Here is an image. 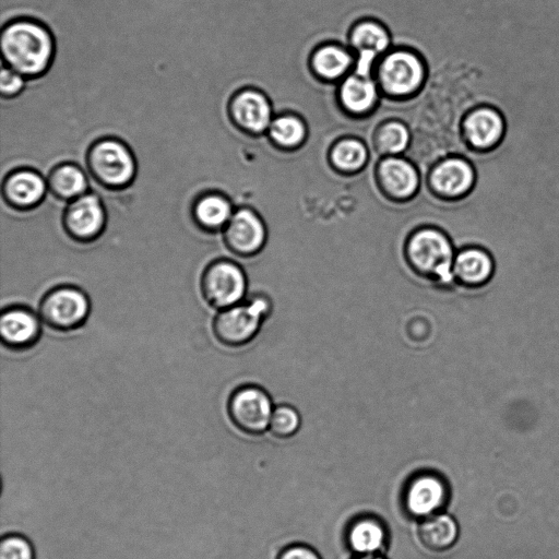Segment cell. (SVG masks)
I'll list each match as a JSON object with an SVG mask.
<instances>
[{"mask_svg":"<svg viewBox=\"0 0 559 559\" xmlns=\"http://www.w3.org/2000/svg\"><path fill=\"white\" fill-rule=\"evenodd\" d=\"M455 253L448 235L430 227L409 234L402 249L408 271L417 278L442 289L454 285L452 266Z\"/></svg>","mask_w":559,"mask_h":559,"instance_id":"6da1fadb","label":"cell"},{"mask_svg":"<svg viewBox=\"0 0 559 559\" xmlns=\"http://www.w3.org/2000/svg\"><path fill=\"white\" fill-rule=\"evenodd\" d=\"M2 56L9 68L22 75L35 76L46 71L53 55V40L41 24L19 20L1 34Z\"/></svg>","mask_w":559,"mask_h":559,"instance_id":"7a4b0ae2","label":"cell"},{"mask_svg":"<svg viewBox=\"0 0 559 559\" xmlns=\"http://www.w3.org/2000/svg\"><path fill=\"white\" fill-rule=\"evenodd\" d=\"M271 313L270 297L257 294L240 304L218 310L212 323L213 334L224 346H246L258 336Z\"/></svg>","mask_w":559,"mask_h":559,"instance_id":"3957f363","label":"cell"},{"mask_svg":"<svg viewBox=\"0 0 559 559\" xmlns=\"http://www.w3.org/2000/svg\"><path fill=\"white\" fill-rule=\"evenodd\" d=\"M200 288L206 304L222 310L246 300L248 278L238 263L219 259L203 271Z\"/></svg>","mask_w":559,"mask_h":559,"instance_id":"277c9868","label":"cell"},{"mask_svg":"<svg viewBox=\"0 0 559 559\" xmlns=\"http://www.w3.org/2000/svg\"><path fill=\"white\" fill-rule=\"evenodd\" d=\"M90 310V299L84 292L63 285L44 295L38 306V317L46 326L69 332L85 323Z\"/></svg>","mask_w":559,"mask_h":559,"instance_id":"5b68a950","label":"cell"},{"mask_svg":"<svg viewBox=\"0 0 559 559\" xmlns=\"http://www.w3.org/2000/svg\"><path fill=\"white\" fill-rule=\"evenodd\" d=\"M274 406L265 389L257 384H243L229 395L227 414L239 431L249 436H260L269 429Z\"/></svg>","mask_w":559,"mask_h":559,"instance_id":"8992f818","label":"cell"},{"mask_svg":"<svg viewBox=\"0 0 559 559\" xmlns=\"http://www.w3.org/2000/svg\"><path fill=\"white\" fill-rule=\"evenodd\" d=\"M88 166L96 179L114 188L128 185L135 174V162L129 148L111 139L99 141L91 148Z\"/></svg>","mask_w":559,"mask_h":559,"instance_id":"52a82bcc","label":"cell"},{"mask_svg":"<svg viewBox=\"0 0 559 559\" xmlns=\"http://www.w3.org/2000/svg\"><path fill=\"white\" fill-rule=\"evenodd\" d=\"M223 240L237 258L251 259L260 254L267 241V230L262 219L251 210L234 213L223 229Z\"/></svg>","mask_w":559,"mask_h":559,"instance_id":"ba28073f","label":"cell"},{"mask_svg":"<svg viewBox=\"0 0 559 559\" xmlns=\"http://www.w3.org/2000/svg\"><path fill=\"white\" fill-rule=\"evenodd\" d=\"M448 500V486L436 473L413 476L403 491V507L413 518L425 519L439 513Z\"/></svg>","mask_w":559,"mask_h":559,"instance_id":"9c48e42d","label":"cell"},{"mask_svg":"<svg viewBox=\"0 0 559 559\" xmlns=\"http://www.w3.org/2000/svg\"><path fill=\"white\" fill-rule=\"evenodd\" d=\"M105 209L95 194H83L68 205L63 227L68 236L78 242H92L104 231Z\"/></svg>","mask_w":559,"mask_h":559,"instance_id":"30bf717a","label":"cell"},{"mask_svg":"<svg viewBox=\"0 0 559 559\" xmlns=\"http://www.w3.org/2000/svg\"><path fill=\"white\" fill-rule=\"evenodd\" d=\"M495 273L491 254L484 248L469 246L456 251L452 276L454 285L477 289L487 285Z\"/></svg>","mask_w":559,"mask_h":559,"instance_id":"8fae6325","label":"cell"},{"mask_svg":"<svg viewBox=\"0 0 559 559\" xmlns=\"http://www.w3.org/2000/svg\"><path fill=\"white\" fill-rule=\"evenodd\" d=\"M40 335V319L33 311L12 307L0 317V337L10 349L24 350L36 344Z\"/></svg>","mask_w":559,"mask_h":559,"instance_id":"7c38bea8","label":"cell"},{"mask_svg":"<svg viewBox=\"0 0 559 559\" xmlns=\"http://www.w3.org/2000/svg\"><path fill=\"white\" fill-rule=\"evenodd\" d=\"M386 539L383 522L373 515L355 518L346 530L347 546L357 556L379 555Z\"/></svg>","mask_w":559,"mask_h":559,"instance_id":"4fadbf2b","label":"cell"},{"mask_svg":"<svg viewBox=\"0 0 559 559\" xmlns=\"http://www.w3.org/2000/svg\"><path fill=\"white\" fill-rule=\"evenodd\" d=\"M46 191L43 177L36 171L21 169L10 174L3 183L7 202L16 209L27 210L37 205Z\"/></svg>","mask_w":559,"mask_h":559,"instance_id":"5bb4252c","label":"cell"},{"mask_svg":"<svg viewBox=\"0 0 559 559\" xmlns=\"http://www.w3.org/2000/svg\"><path fill=\"white\" fill-rule=\"evenodd\" d=\"M381 80L393 93H407L417 87L421 79L418 60L405 52L389 56L380 69Z\"/></svg>","mask_w":559,"mask_h":559,"instance_id":"9a60e30c","label":"cell"},{"mask_svg":"<svg viewBox=\"0 0 559 559\" xmlns=\"http://www.w3.org/2000/svg\"><path fill=\"white\" fill-rule=\"evenodd\" d=\"M420 544L428 550L441 552L450 549L459 536L455 520L445 513H436L421 520L417 531Z\"/></svg>","mask_w":559,"mask_h":559,"instance_id":"2e32d148","label":"cell"},{"mask_svg":"<svg viewBox=\"0 0 559 559\" xmlns=\"http://www.w3.org/2000/svg\"><path fill=\"white\" fill-rule=\"evenodd\" d=\"M464 126L469 141L477 147L496 144L504 130L503 119L497 110L490 108L475 110L467 117Z\"/></svg>","mask_w":559,"mask_h":559,"instance_id":"e0dca14e","label":"cell"},{"mask_svg":"<svg viewBox=\"0 0 559 559\" xmlns=\"http://www.w3.org/2000/svg\"><path fill=\"white\" fill-rule=\"evenodd\" d=\"M236 121L252 131L263 130L270 121V106L265 98L255 92H242L231 104Z\"/></svg>","mask_w":559,"mask_h":559,"instance_id":"ac0fdd59","label":"cell"},{"mask_svg":"<svg viewBox=\"0 0 559 559\" xmlns=\"http://www.w3.org/2000/svg\"><path fill=\"white\" fill-rule=\"evenodd\" d=\"M474 181L471 166L460 159H450L440 164L433 173V183L440 192L457 197L467 191Z\"/></svg>","mask_w":559,"mask_h":559,"instance_id":"d6986e66","label":"cell"},{"mask_svg":"<svg viewBox=\"0 0 559 559\" xmlns=\"http://www.w3.org/2000/svg\"><path fill=\"white\" fill-rule=\"evenodd\" d=\"M233 215L229 202L218 194L201 197L193 206L198 226L209 233L223 230Z\"/></svg>","mask_w":559,"mask_h":559,"instance_id":"ffe728a7","label":"cell"},{"mask_svg":"<svg viewBox=\"0 0 559 559\" xmlns=\"http://www.w3.org/2000/svg\"><path fill=\"white\" fill-rule=\"evenodd\" d=\"M48 183L55 195L66 200H74L85 194L87 189L85 174L79 167L70 164L53 169Z\"/></svg>","mask_w":559,"mask_h":559,"instance_id":"44dd1931","label":"cell"},{"mask_svg":"<svg viewBox=\"0 0 559 559\" xmlns=\"http://www.w3.org/2000/svg\"><path fill=\"white\" fill-rule=\"evenodd\" d=\"M385 186L396 197H407L417 186V175L413 167L402 159H388L381 165Z\"/></svg>","mask_w":559,"mask_h":559,"instance_id":"7402d4cb","label":"cell"},{"mask_svg":"<svg viewBox=\"0 0 559 559\" xmlns=\"http://www.w3.org/2000/svg\"><path fill=\"white\" fill-rule=\"evenodd\" d=\"M301 427V416L296 407L289 404L275 405L267 431L277 439L294 437Z\"/></svg>","mask_w":559,"mask_h":559,"instance_id":"603a6c76","label":"cell"},{"mask_svg":"<svg viewBox=\"0 0 559 559\" xmlns=\"http://www.w3.org/2000/svg\"><path fill=\"white\" fill-rule=\"evenodd\" d=\"M342 97L349 109L365 110L373 103L376 88L370 81L349 78L343 85Z\"/></svg>","mask_w":559,"mask_h":559,"instance_id":"cb8c5ba5","label":"cell"},{"mask_svg":"<svg viewBox=\"0 0 559 559\" xmlns=\"http://www.w3.org/2000/svg\"><path fill=\"white\" fill-rule=\"evenodd\" d=\"M347 53L335 47L321 49L314 58L316 69L325 76H337L345 71L349 64Z\"/></svg>","mask_w":559,"mask_h":559,"instance_id":"d4e9b609","label":"cell"},{"mask_svg":"<svg viewBox=\"0 0 559 559\" xmlns=\"http://www.w3.org/2000/svg\"><path fill=\"white\" fill-rule=\"evenodd\" d=\"M353 41L361 51L378 52L386 47L388 37L384 31L377 24L362 23L356 28Z\"/></svg>","mask_w":559,"mask_h":559,"instance_id":"484cf974","label":"cell"},{"mask_svg":"<svg viewBox=\"0 0 559 559\" xmlns=\"http://www.w3.org/2000/svg\"><path fill=\"white\" fill-rule=\"evenodd\" d=\"M333 159L342 168L355 169L365 162L366 151L356 141H345L334 148Z\"/></svg>","mask_w":559,"mask_h":559,"instance_id":"4316f807","label":"cell"},{"mask_svg":"<svg viewBox=\"0 0 559 559\" xmlns=\"http://www.w3.org/2000/svg\"><path fill=\"white\" fill-rule=\"evenodd\" d=\"M271 132L277 142L292 145L302 139L305 129L299 120L292 117H283L273 122Z\"/></svg>","mask_w":559,"mask_h":559,"instance_id":"83f0119b","label":"cell"},{"mask_svg":"<svg viewBox=\"0 0 559 559\" xmlns=\"http://www.w3.org/2000/svg\"><path fill=\"white\" fill-rule=\"evenodd\" d=\"M0 559H34L32 544L20 534H8L0 543Z\"/></svg>","mask_w":559,"mask_h":559,"instance_id":"f1b7e54d","label":"cell"},{"mask_svg":"<svg viewBox=\"0 0 559 559\" xmlns=\"http://www.w3.org/2000/svg\"><path fill=\"white\" fill-rule=\"evenodd\" d=\"M380 141L386 151L400 152L408 142V132L401 124H389L382 130Z\"/></svg>","mask_w":559,"mask_h":559,"instance_id":"f546056e","label":"cell"},{"mask_svg":"<svg viewBox=\"0 0 559 559\" xmlns=\"http://www.w3.org/2000/svg\"><path fill=\"white\" fill-rule=\"evenodd\" d=\"M24 86L23 75L19 72L3 68L0 73V91L3 96L11 97L21 92Z\"/></svg>","mask_w":559,"mask_h":559,"instance_id":"4dcf8cb0","label":"cell"},{"mask_svg":"<svg viewBox=\"0 0 559 559\" xmlns=\"http://www.w3.org/2000/svg\"><path fill=\"white\" fill-rule=\"evenodd\" d=\"M276 559H321L318 552L306 545H290L284 548Z\"/></svg>","mask_w":559,"mask_h":559,"instance_id":"1f68e13d","label":"cell"},{"mask_svg":"<svg viewBox=\"0 0 559 559\" xmlns=\"http://www.w3.org/2000/svg\"><path fill=\"white\" fill-rule=\"evenodd\" d=\"M374 55H376V52H373V51H369V50L361 51L360 59H359L358 67H357V72L360 75H366L368 73L370 63H371Z\"/></svg>","mask_w":559,"mask_h":559,"instance_id":"d6a6232c","label":"cell"},{"mask_svg":"<svg viewBox=\"0 0 559 559\" xmlns=\"http://www.w3.org/2000/svg\"><path fill=\"white\" fill-rule=\"evenodd\" d=\"M355 559H385L380 555L357 556Z\"/></svg>","mask_w":559,"mask_h":559,"instance_id":"836d02e7","label":"cell"}]
</instances>
